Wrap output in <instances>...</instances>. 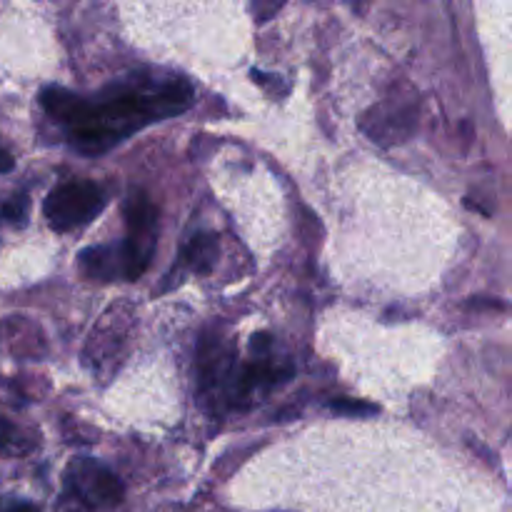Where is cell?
Wrapping results in <instances>:
<instances>
[{
	"mask_svg": "<svg viewBox=\"0 0 512 512\" xmlns=\"http://www.w3.org/2000/svg\"><path fill=\"white\" fill-rule=\"evenodd\" d=\"M193 98L195 93L185 78L140 73L110 85L95 98L53 85L40 93V105L78 153L100 155L145 125L185 113Z\"/></svg>",
	"mask_w": 512,
	"mask_h": 512,
	"instance_id": "1",
	"label": "cell"
},
{
	"mask_svg": "<svg viewBox=\"0 0 512 512\" xmlns=\"http://www.w3.org/2000/svg\"><path fill=\"white\" fill-rule=\"evenodd\" d=\"M103 208L105 193L93 180H70L58 185L50 190L43 203L45 220L55 233H68L80 225H88Z\"/></svg>",
	"mask_w": 512,
	"mask_h": 512,
	"instance_id": "2",
	"label": "cell"
},
{
	"mask_svg": "<svg viewBox=\"0 0 512 512\" xmlns=\"http://www.w3.org/2000/svg\"><path fill=\"white\" fill-rule=\"evenodd\" d=\"M65 490L88 510L113 508L123 500V483L105 465L90 458H75L65 468Z\"/></svg>",
	"mask_w": 512,
	"mask_h": 512,
	"instance_id": "3",
	"label": "cell"
},
{
	"mask_svg": "<svg viewBox=\"0 0 512 512\" xmlns=\"http://www.w3.org/2000/svg\"><path fill=\"white\" fill-rule=\"evenodd\" d=\"M235 350L220 338H205L200 345V380L205 393L213 395V403L220 398H233L235 378Z\"/></svg>",
	"mask_w": 512,
	"mask_h": 512,
	"instance_id": "4",
	"label": "cell"
},
{
	"mask_svg": "<svg viewBox=\"0 0 512 512\" xmlns=\"http://www.w3.org/2000/svg\"><path fill=\"white\" fill-rule=\"evenodd\" d=\"M293 378V368L288 365H275L268 358H258L245 363L243 368L235 370L233 378V400H245L255 393V390L273 388V385L285 383V380Z\"/></svg>",
	"mask_w": 512,
	"mask_h": 512,
	"instance_id": "5",
	"label": "cell"
},
{
	"mask_svg": "<svg viewBox=\"0 0 512 512\" xmlns=\"http://www.w3.org/2000/svg\"><path fill=\"white\" fill-rule=\"evenodd\" d=\"M80 268L93 280H130L128 255L123 243L118 245H95L80 253Z\"/></svg>",
	"mask_w": 512,
	"mask_h": 512,
	"instance_id": "6",
	"label": "cell"
},
{
	"mask_svg": "<svg viewBox=\"0 0 512 512\" xmlns=\"http://www.w3.org/2000/svg\"><path fill=\"white\" fill-rule=\"evenodd\" d=\"M215 258H218V235L215 233H195L183 250L185 265L198 275L210 273Z\"/></svg>",
	"mask_w": 512,
	"mask_h": 512,
	"instance_id": "7",
	"label": "cell"
},
{
	"mask_svg": "<svg viewBox=\"0 0 512 512\" xmlns=\"http://www.w3.org/2000/svg\"><path fill=\"white\" fill-rule=\"evenodd\" d=\"M330 408H333L335 413H343V415H375L378 413V405L360 403V400H348V398L330 400Z\"/></svg>",
	"mask_w": 512,
	"mask_h": 512,
	"instance_id": "8",
	"label": "cell"
},
{
	"mask_svg": "<svg viewBox=\"0 0 512 512\" xmlns=\"http://www.w3.org/2000/svg\"><path fill=\"white\" fill-rule=\"evenodd\" d=\"M25 210H28V200H25V195H20V198L10 200L0 213L8 220H25Z\"/></svg>",
	"mask_w": 512,
	"mask_h": 512,
	"instance_id": "9",
	"label": "cell"
},
{
	"mask_svg": "<svg viewBox=\"0 0 512 512\" xmlns=\"http://www.w3.org/2000/svg\"><path fill=\"white\" fill-rule=\"evenodd\" d=\"M3 512H40V510L35 508L33 503H13V505H8Z\"/></svg>",
	"mask_w": 512,
	"mask_h": 512,
	"instance_id": "10",
	"label": "cell"
},
{
	"mask_svg": "<svg viewBox=\"0 0 512 512\" xmlns=\"http://www.w3.org/2000/svg\"><path fill=\"white\" fill-rule=\"evenodd\" d=\"M8 170H13V158H10L8 150L0 148V173H8Z\"/></svg>",
	"mask_w": 512,
	"mask_h": 512,
	"instance_id": "11",
	"label": "cell"
}]
</instances>
